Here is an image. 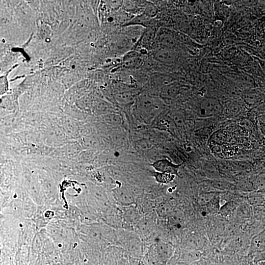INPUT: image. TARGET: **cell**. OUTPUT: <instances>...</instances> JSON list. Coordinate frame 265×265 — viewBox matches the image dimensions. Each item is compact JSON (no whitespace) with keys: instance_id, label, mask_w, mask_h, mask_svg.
Instances as JSON below:
<instances>
[{"instance_id":"obj_3","label":"cell","mask_w":265,"mask_h":265,"mask_svg":"<svg viewBox=\"0 0 265 265\" xmlns=\"http://www.w3.org/2000/svg\"><path fill=\"white\" fill-rule=\"evenodd\" d=\"M201 257V254L198 251H190L183 254L181 260L185 263H190L198 260Z\"/></svg>"},{"instance_id":"obj_2","label":"cell","mask_w":265,"mask_h":265,"mask_svg":"<svg viewBox=\"0 0 265 265\" xmlns=\"http://www.w3.org/2000/svg\"><path fill=\"white\" fill-rule=\"evenodd\" d=\"M251 250L254 252L265 251V230L259 233L252 239Z\"/></svg>"},{"instance_id":"obj_4","label":"cell","mask_w":265,"mask_h":265,"mask_svg":"<svg viewBox=\"0 0 265 265\" xmlns=\"http://www.w3.org/2000/svg\"><path fill=\"white\" fill-rule=\"evenodd\" d=\"M257 265H265V261L258 262Z\"/></svg>"},{"instance_id":"obj_5","label":"cell","mask_w":265,"mask_h":265,"mask_svg":"<svg viewBox=\"0 0 265 265\" xmlns=\"http://www.w3.org/2000/svg\"><path fill=\"white\" fill-rule=\"evenodd\" d=\"M215 265V264H212H212H209V265Z\"/></svg>"},{"instance_id":"obj_1","label":"cell","mask_w":265,"mask_h":265,"mask_svg":"<svg viewBox=\"0 0 265 265\" xmlns=\"http://www.w3.org/2000/svg\"><path fill=\"white\" fill-rule=\"evenodd\" d=\"M219 102L213 98L204 100L200 106V112L204 117L213 116L218 113L220 110Z\"/></svg>"}]
</instances>
